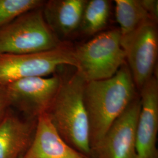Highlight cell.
Here are the masks:
<instances>
[{
	"instance_id": "obj_17",
	"label": "cell",
	"mask_w": 158,
	"mask_h": 158,
	"mask_svg": "<svg viewBox=\"0 0 158 158\" xmlns=\"http://www.w3.org/2000/svg\"><path fill=\"white\" fill-rule=\"evenodd\" d=\"M142 3L144 8L155 22L158 20V2L155 0H141Z\"/></svg>"
},
{
	"instance_id": "obj_12",
	"label": "cell",
	"mask_w": 158,
	"mask_h": 158,
	"mask_svg": "<svg viewBox=\"0 0 158 158\" xmlns=\"http://www.w3.org/2000/svg\"><path fill=\"white\" fill-rule=\"evenodd\" d=\"M87 1L49 0L42 6L44 17L59 40L71 36L79 30Z\"/></svg>"
},
{
	"instance_id": "obj_2",
	"label": "cell",
	"mask_w": 158,
	"mask_h": 158,
	"mask_svg": "<svg viewBox=\"0 0 158 158\" xmlns=\"http://www.w3.org/2000/svg\"><path fill=\"white\" fill-rule=\"evenodd\" d=\"M85 83L77 72L66 80L62 78L59 90L46 114L63 139L89 158L90 127L83 99Z\"/></svg>"
},
{
	"instance_id": "obj_7",
	"label": "cell",
	"mask_w": 158,
	"mask_h": 158,
	"mask_svg": "<svg viewBox=\"0 0 158 158\" xmlns=\"http://www.w3.org/2000/svg\"><path fill=\"white\" fill-rule=\"evenodd\" d=\"M141 110L136 96L110 127L88 158H136V129Z\"/></svg>"
},
{
	"instance_id": "obj_6",
	"label": "cell",
	"mask_w": 158,
	"mask_h": 158,
	"mask_svg": "<svg viewBox=\"0 0 158 158\" xmlns=\"http://www.w3.org/2000/svg\"><path fill=\"white\" fill-rule=\"evenodd\" d=\"M121 43L136 87L141 90L152 77L157 60L158 36L156 22L148 21L134 33L121 37Z\"/></svg>"
},
{
	"instance_id": "obj_4",
	"label": "cell",
	"mask_w": 158,
	"mask_h": 158,
	"mask_svg": "<svg viewBox=\"0 0 158 158\" xmlns=\"http://www.w3.org/2000/svg\"><path fill=\"white\" fill-rule=\"evenodd\" d=\"M76 72L85 82L109 79L125 63L119 29L102 32L73 49Z\"/></svg>"
},
{
	"instance_id": "obj_14",
	"label": "cell",
	"mask_w": 158,
	"mask_h": 158,
	"mask_svg": "<svg viewBox=\"0 0 158 158\" xmlns=\"http://www.w3.org/2000/svg\"><path fill=\"white\" fill-rule=\"evenodd\" d=\"M110 4L107 0L87 1L79 30L86 35H92L105 28L110 18Z\"/></svg>"
},
{
	"instance_id": "obj_16",
	"label": "cell",
	"mask_w": 158,
	"mask_h": 158,
	"mask_svg": "<svg viewBox=\"0 0 158 158\" xmlns=\"http://www.w3.org/2000/svg\"><path fill=\"white\" fill-rule=\"evenodd\" d=\"M11 102L6 86L0 85V123L11 109Z\"/></svg>"
},
{
	"instance_id": "obj_9",
	"label": "cell",
	"mask_w": 158,
	"mask_h": 158,
	"mask_svg": "<svg viewBox=\"0 0 158 158\" xmlns=\"http://www.w3.org/2000/svg\"><path fill=\"white\" fill-rule=\"evenodd\" d=\"M141 91V110L136 129V158H158V83L152 76Z\"/></svg>"
},
{
	"instance_id": "obj_19",
	"label": "cell",
	"mask_w": 158,
	"mask_h": 158,
	"mask_svg": "<svg viewBox=\"0 0 158 158\" xmlns=\"http://www.w3.org/2000/svg\"><path fill=\"white\" fill-rule=\"evenodd\" d=\"M83 158H87V157H85V156H84V157H83Z\"/></svg>"
},
{
	"instance_id": "obj_11",
	"label": "cell",
	"mask_w": 158,
	"mask_h": 158,
	"mask_svg": "<svg viewBox=\"0 0 158 158\" xmlns=\"http://www.w3.org/2000/svg\"><path fill=\"white\" fill-rule=\"evenodd\" d=\"M27 158H83L59 135L46 113L37 119L34 138L24 154Z\"/></svg>"
},
{
	"instance_id": "obj_15",
	"label": "cell",
	"mask_w": 158,
	"mask_h": 158,
	"mask_svg": "<svg viewBox=\"0 0 158 158\" xmlns=\"http://www.w3.org/2000/svg\"><path fill=\"white\" fill-rule=\"evenodd\" d=\"M41 0H0V28L25 12L42 7Z\"/></svg>"
},
{
	"instance_id": "obj_10",
	"label": "cell",
	"mask_w": 158,
	"mask_h": 158,
	"mask_svg": "<svg viewBox=\"0 0 158 158\" xmlns=\"http://www.w3.org/2000/svg\"><path fill=\"white\" fill-rule=\"evenodd\" d=\"M37 119L21 117L11 109L0 123V158H19L34 138Z\"/></svg>"
},
{
	"instance_id": "obj_1",
	"label": "cell",
	"mask_w": 158,
	"mask_h": 158,
	"mask_svg": "<svg viewBox=\"0 0 158 158\" xmlns=\"http://www.w3.org/2000/svg\"><path fill=\"white\" fill-rule=\"evenodd\" d=\"M135 89L126 63L109 79L85 82L83 99L89 121L90 149L137 96Z\"/></svg>"
},
{
	"instance_id": "obj_3",
	"label": "cell",
	"mask_w": 158,
	"mask_h": 158,
	"mask_svg": "<svg viewBox=\"0 0 158 158\" xmlns=\"http://www.w3.org/2000/svg\"><path fill=\"white\" fill-rule=\"evenodd\" d=\"M64 44L48 25L42 6L23 13L0 28V55L45 52Z\"/></svg>"
},
{
	"instance_id": "obj_13",
	"label": "cell",
	"mask_w": 158,
	"mask_h": 158,
	"mask_svg": "<svg viewBox=\"0 0 158 158\" xmlns=\"http://www.w3.org/2000/svg\"><path fill=\"white\" fill-rule=\"evenodd\" d=\"M115 4V18L119 25L121 37L128 36L145 23L153 21L141 0H116Z\"/></svg>"
},
{
	"instance_id": "obj_5",
	"label": "cell",
	"mask_w": 158,
	"mask_h": 158,
	"mask_svg": "<svg viewBox=\"0 0 158 158\" xmlns=\"http://www.w3.org/2000/svg\"><path fill=\"white\" fill-rule=\"evenodd\" d=\"M76 67L73 49L64 44L51 51L27 54L0 55V85L20 79L46 77L61 66Z\"/></svg>"
},
{
	"instance_id": "obj_8",
	"label": "cell",
	"mask_w": 158,
	"mask_h": 158,
	"mask_svg": "<svg viewBox=\"0 0 158 158\" xmlns=\"http://www.w3.org/2000/svg\"><path fill=\"white\" fill-rule=\"evenodd\" d=\"M62 77H32L20 79L6 85L11 102L23 116L37 119L46 113L61 83Z\"/></svg>"
},
{
	"instance_id": "obj_18",
	"label": "cell",
	"mask_w": 158,
	"mask_h": 158,
	"mask_svg": "<svg viewBox=\"0 0 158 158\" xmlns=\"http://www.w3.org/2000/svg\"><path fill=\"white\" fill-rule=\"evenodd\" d=\"M26 158V157H25V156H24V155H23V156H21V157H20V158Z\"/></svg>"
}]
</instances>
